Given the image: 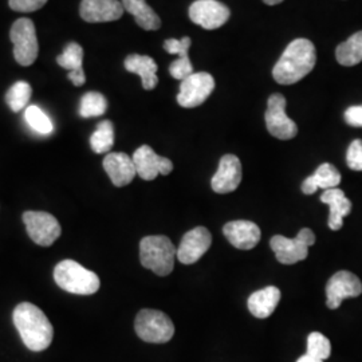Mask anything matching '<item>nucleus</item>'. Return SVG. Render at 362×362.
Instances as JSON below:
<instances>
[{
  "label": "nucleus",
  "mask_w": 362,
  "mask_h": 362,
  "mask_svg": "<svg viewBox=\"0 0 362 362\" xmlns=\"http://www.w3.org/2000/svg\"><path fill=\"white\" fill-rule=\"evenodd\" d=\"M317 62L315 47L309 39H294L272 69V77L281 85H294L306 77Z\"/></svg>",
  "instance_id": "f257e3e1"
},
{
  "label": "nucleus",
  "mask_w": 362,
  "mask_h": 362,
  "mask_svg": "<svg viewBox=\"0 0 362 362\" xmlns=\"http://www.w3.org/2000/svg\"><path fill=\"white\" fill-rule=\"evenodd\" d=\"M13 320L28 349L43 351L50 346L54 329L46 314L38 306L30 302L19 303L13 310Z\"/></svg>",
  "instance_id": "f03ea898"
},
{
  "label": "nucleus",
  "mask_w": 362,
  "mask_h": 362,
  "mask_svg": "<svg viewBox=\"0 0 362 362\" xmlns=\"http://www.w3.org/2000/svg\"><path fill=\"white\" fill-rule=\"evenodd\" d=\"M54 281L62 290L78 296L95 294L101 286L95 272L81 266L78 262L66 259L54 269Z\"/></svg>",
  "instance_id": "7ed1b4c3"
},
{
  "label": "nucleus",
  "mask_w": 362,
  "mask_h": 362,
  "mask_svg": "<svg viewBox=\"0 0 362 362\" xmlns=\"http://www.w3.org/2000/svg\"><path fill=\"white\" fill-rule=\"evenodd\" d=\"M177 248L164 235L145 236L140 243V260L145 269L167 276L173 272Z\"/></svg>",
  "instance_id": "20e7f679"
},
{
  "label": "nucleus",
  "mask_w": 362,
  "mask_h": 362,
  "mask_svg": "<svg viewBox=\"0 0 362 362\" xmlns=\"http://www.w3.org/2000/svg\"><path fill=\"white\" fill-rule=\"evenodd\" d=\"M137 336L149 344H165L175 334V325L163 311L144 309L134 321Z\"/></svg>",
  "instance_id": "39448f33"
},
{
  "label": "nucleus",
  "mask_w": 362,
  "mask_h": 362,
  "mask_svg": "<svg viewBox=\"0 0 362 362\" xmlns=\"http://www.w3.org/2000/svg\"><path fill=\"white\" fill-rule=\"evenodd\" d=\"M315 243V235L310 228H302L294 239L282 235H275L270 240V246L282 264H296L305 260L309 255V247Z\"/></svg>",
  "instance_id": "423d86ee"
},
{
  "label": "nucleus",
  "mask_w": 362,
  "mask_h": 362,
  "mask_svg": "<svg viewBox=\"0 0 362 362\" xmlns=\"http://www.w3.org/2000/svg\"><path fill=\"white\" fill-rule=\"evenodd\" d=\"M13 43V57L21 66H31L38 58L39 45L37 30L31 19H18L10 31Z\"/></svg>",
  "instance_id": "0eeeda50"
},
{
  "label": "nucleus",
  "mask_w": 362,
  "mask_h": 362,
  "mask_svg": "<svg viewBox=\"0 0 362 362\" xmlns=\"http://www.w3.org/2000/svg\"><path fill=\"white\" fill-rule=\"evenodd\" d=\"M264 119L269 133L275 139L291 140L297 136V124L286 115V98L282 94L270 95Z\"/></svg>",
  "instance_id": "6e6552de"
},
{
  "label": "nucleus",
  "mask_w": 362,
  "mask_h": 362,
  "mask_svg": "<svg viewBox=\"0 0 362 362\" xmlns=\"http://www.w3.org/2000/svg\"><path fill=\"white\" fill-rule=\"evenodd\" d=\"M23 223L28 236L39 246H52L62 233L58 220L47 212L27 211L23 214Z\"/></svg>",
  "instance_id": "1a4fd4ad"
},
{
  "label": "nucleus",
  "mask_w": 362,
  "mask_h": 362,
  "mask_svg": "<svg viewBox=\"0 0 362 362\" xmlns=\"http://www.w3.org/2000/svg\"><path fill=\"white\" fill-rule=\"evenodd\" d=\"M215 89V79L209 73H194L181 81L177 103L181 107H197L204 104Z\"/></svg>",
  "instance_id": "9d476101"
},
{
  "label": "nucleus",
  "mask_w": 362,
  "mask_h": 362,
  "mask_svg": "<svg viewBox=\"0 0 362 362\" xmlns=\"http://www.w3.org/2000/svg\"><path fill=\"white\" fill-rule=\"evenodd\" d=\"M362 294L360 278L353 272H338L329 279L326 285V305L329 309L336 310L344 299L356 298Z\"/></svg>",
  "instance_id": "9b49d317"
},
{
  "label": "nucleus",
  "mask_w": 362,
  "mask_h": 362,
  "mask_svg": "<svg viewBox=\"0 0 362 362\" xmlns=\"http://www.w3.org/2000/svg\"><path fill=\"white\" fill-rule=\"evenodd\" d=\"M189 18L194 25L216 30L230 19V8L218 0H196L189 7Z\"/></svg>",
  "instance_id": "f8f14e48"
},
{
  "label": "nucleus",
  "mask_w": 362,
  "mask_h": 362,
  "mask_svg": "<svg viewBox=\"0 0 362 362\" xmlns=\"http://www.w3.org/2000/svg\"><path fill=\"white\" fill-rule=\"evenodd\" d=\"M132 158L137 175L143 180H155L158 175L167 176L173 170V163L167 157L157 155L149 145L140 146Z\"/></svg>",
  "instance_id": "ddd939ff"
},
{
  "label": "nucleus",
  "mask_w": 362,
  "mask_h": 362,
  "mask_svg": "<svg viewBox=\"0 0 362 362\" xmlns=\"http://www.w3.org/2000/svg\"><path fill=\"white\" fill-rule=\"evenodd\" d=\"M212 236L206 227H194L182 236L177 248V259L182 264H194L211 247Z\"/></svg>",
  "instance_id": "4468645a"
},
{
  "label": "nucleus",
  "mask_w": 362,
  "mask_h": 362,
  "mask_svg": "<svg viewBox=\"0 0 362 362\" xmlns=\"http://www.w3.org/2000/svg\"><path fill=\"white\" fill-rule=\"evenodd\" d=\"M125 13L119 0H82L81 18L88 23H105L118 21Z\"/></svg>",
  "instance_id": "2eb2a0df"
},
{
  "label": "nucleus",
  "mask_w": 362,
  "mask_h": 362,
  "mask_svg": "<svg viewBox=\"0 0 362 362\" xmlns=\"http://www.w3.org/2000/svg\"><path fill=\"white\" fill-rule=\"evenodd\" d=\"M242 181V164L235 155H226L220 158L219 168L214 175L211 187L216 194H224L238 189Z\"/></svg>",
  "instance_id": "dca6fc26"
},
{
  "label": "nucleus",
  "mask_w": 362,
  "mask_h": 362,
  "mask_svg": "<svg viewBox=\"0 0 362 362\" xmlns=\"http://www.w3.org/2000/svg\"><path fill=\"white\" fill-rule=\"evenodd\" d=\"M223 233L235 248L252 250L260 240V228L250 220H233L223 227Z\"/></svg>",
  "instance_id": "f3484780"
},
{
  "label": "nucleus",
  "mask_w": 362,
  "mask_h": 362,
  "mask_svg": "<svg viewBox=\"0 0 362 362\" xmlns=\"http://www.w3.org/2000/svg\"><path fill=\"white\" fill-rule=\"evenodd\" d=\"M104 169L116 187H125L137 175L133 158L122 152L107 153L104 158Z\"/></svg>",
  "instance_id": "a211bd4d"
},
{
  "label": "nucleus",
  "mask_w": 362,
  "mask_h": 362,
  "mask_svg": "<svg viewBox=\"0 0 362 362\" xmlns=\"http://www.w3.org/2000/svg\"><path fill=\"white\" fill-rule=\"evenodd\" d=\"M321 202L330 208V215L327 220L329 228L333 231L341 230L344 218L348 216L351 211V202L345 196V192L339 188L327 189L321 194Z\"/></svg>",
  "instance_id": "6ab92c4d"
},
{
  "label": "nucleus",
  "mask_w": 362,
  "mask_h": 362,
  "mask_svg": "<svg viewBox=\"0 0 362 362\" xmlns=\"http://www.w3.org/2000/svg\"><path fill=\"white\" fill-rule=\"evenodd\" d=\"M281 297L282 294L278 287L267 286L250 296L247 300L248 310L254 317L264 320L275 311L281 302Z\"/></svg>",
  "instance_id": "aec40b11"
},
{
  "label": "nucleus",
  "mask_w": 362,
  "mask_h": 362,
  "mask_svg": "<svg viewBox=\"0 0 362 362\" xmlns=\"http://www.w3.org/2000/svg\"><path fill=\"white\" fill-rule=\"evenodd\" d=\"M83 62V49L76 42L69 43L64 52L57 57V64L69 70V79L76 86H82L86 82V76L82 67Z\"/></svg>",
  "instance_id": "412c9836"
},
{
  "label": "nucleus",
  "mask_w": 362,
  "mask_h": 362,
  "mask_svg": "<svg viewBox=\"0 0 362 362\" xmlns=\"http://www.w3.org/2000/svg\"><path fill=\"white\" fill-rule=\"evenodd\" d=\"M125 69L141 77L143 88L145 90H153L157 83V64L153 58L148 55H140V54H132L125 59Z\"/></svg>",
  "instance_id": "4be33fe9"
},
{
  "label": "nucleus",
  "mask_w": 362,
  "mask_h": 362,
  "mask_svg": "<svg viewBox=\"0 0 362 362\" xmlns=\"http://www.w3.org/2000/svg\"><path fill=\"white\" fill-rule=\"evenodd\" d=\"M124 10L134 16L136 23L146 31H155L161 27V19L145 0H121Z\"/></svg>",
  "instance_id": "5701e85b"
},
{
  "label": "nucleus",
  "mask_w": 362,
  "mask_h": 362,
  "mask_svg": "<svg viewBox=\"0 0 362 362\" xmlns=\"http://www.w3.org/2000/svg\"><path fill=\"white\" fill-rule=\"evenodd\" d=\"M336 58L338 64L342 66H356L361 62L362 31L353 34L337 47Z\"/></svg>",
  "instance_id": "b1692460"
},
{
  "label": "nucleus",
  "mask_w": 362,
  "mask_h": 362,
  "mask_svg": "<svg viewBox=\"0 0 362 362\" xmlns=\"http://www.w3.org/2000/svg\"><path fill=\"white\" fill-rule=\"evenodd\" d=\"M115 144V127L110 121L105 119L98 124L97 129L91 134L90 146L93 152L101 155L109 153Z\"/></svg>",
  "instance_id": "393cba45"
},
{
  "label": "nucleus",
  "mask_w": 362,
  "mask_h": 362,
  "mask_svg": "<svg viewBox=\"0 0 362 362\" xmlns=\"http://www.w3.org/2000/svg\"><path fill=\"white\" fill-rule=\"evenodd\" d=\"M107 110V101L98 91L86 93L79 105V116L83 118L104 116Z\"/></svg>",
  "instance_id": "a878e982"
},
{
  "label": "nucleus",
  "mask_w": 362,
  "mask_h": 362,
  "mask_svg": "<svg viewBox=\"0 0 362 362\" xmlns=\"http://www.w3.org/2000/svg\"><path fill=\"white\" fill-rule=\"evenodd\" d=\"M31 94H33L31 86L25 81H19V82L13 83L11 89L7 91L6 101L11 107V110L16 113V112H21L27 107V105L30 103V98H31Z\"/></svg>",
  "instance_id": "bb28decb"
},
{
  "label": "nucleus",
  "mask_w": 362,
  "mask_h": 362,
  "mask_svg": "<svg viewBox=\"0 0 362 362\" xmlns=\"http://www.w3.org/2000/svg\"><path fill=\"white\" fill-rule=\"evenodd\" d=\"M311 179L315 182V185L318 187V189H332V188H337L341 182V173L338 172V169L329 164V163H324L322 165H320L315 173L311 175Z\"/></svg>",
  "instance_id": "cd10ccee"
},
{
  "label": "nucleus",
  "mask_w": 362,
  "mask_h": 362,
  "mask_svg": "<svg viewBox=\"0 0 362 362\" xmlns=\"http://www.w3.org/2000/svg\"><path fill=\"white\" fill-rule=\"evenodd\" d=\"M25 118L30 128L35 130L39 134H50L54 130L52 119L37 105L27 106Z\"/></svg>",
  "instance_id": "c85d7f7f"
},
{
  "label": "nucleus",
  "mask_w": 362,
  "mask_h": 362,
  "mask_svg": "<svg viewBox=\"0 0 362 362\" xmlns=\"http://www.w3.org/2000/svg\"><path fill=\"white\" fill-rule=\"evenodd\" d=\"M332 353V345L330 341L321 333L314 332L308 337V353L311 357L318 360H327Z\"/></svg>",
  "instance_id": "c756f323"
},
{
  "label": "nucleus",
  "mask_w": 362,
  "mask_h": 362,
  "mask_svg": "<svg viewBox=\"0 0 362 362\" xmlns=\"http://www.w3.org/2000/svg\"><path fill=\"white\" fill-rule=\"evenodd\" d=\"M169 73L175 79L184 81L185 78L194 74V66L191 64L189 57H179L176 61H173L169 66Z\"/></svg>",
  "instance_id": "7c9ffc66"
},
{
  "label": "nucleus",
  "mask_w": 362,
  "mask_h": 362,
  "mask_svg": "<svg viewBox=\"0 0 362 362\" xmlns=\"http://www.w3.org/2000/svg\"><path fill=\"white\" fill-rule=\"evenodd\" d=\"M346 163L348 167L351 170H362V141L361 140H354L350 144L348 148V153H346Z\"/></svg>",
  "instance_id": "2f4dec72"
},
{
  "label": "nucleus",
  "mask_w": 362,
  "mask_h": 362,
  "mask_svg": "<svg viewBox=\"0 0 362 362\" xmlns=\"http://www.w3.org/2000/svg\"><path fill=\"white\" fill-rule=\"evenodd\" d=\"M191 47V38L184 37L181 39H167L164 42V50L169 54H175L179 57H187Z\"/></svg>",
  "instance_id": "473e14b6"
},
{
  "label": "nucleus",
  "mask_w": 362,
  "mask_h": 362,
  "mask_svg": "<svg viewBox=\"0 0 362 362\" xmlns=\"http://www.w3.org/2000/svg\"><path fill=\"white\" fill-rule=\"evenodd\" d=\"M46 3L47 0H8L10 7L16 13H34Z\"/></svg>",
  "instance_id": "72a5a7b5"
},
{
  "label": "nucleus",
  "mask_w": 362,
  "mask_h": 362,
  "mask_svg": "<svg viewBox=\"0 0 362 362\" xmlns=\"http://www.w3.org/2000/svg\"><path fill=\"white\" fill-rule=\"evenodd\" d=\"M345 121L350 127L362 128V105L350 106L345 112Z\"/></svg>",
  "instance_id": "f704fd0d"
},
{
  "label": "nucleus",
  "mask_w": 362,
  "mask_h": 362,
  "mask_svg": "<svg viewBox=\"0 0 362 362\" xmlns=\"http://www.w3.org/2000/svg\"><path fill=\"white\" fill-rule=\"evenodd\" d=\"M302 191L305 194H315L318 191V187L315 185V182L311 179V176L306 177L305 181L302 182Z\"/></svg>",
  "instance_id": "c9c22d12"
},
{
  "label": "nucleus",
  "mask_w": 362,
  "mask_h": 362,
  "mask_svg": "<svg viewBox=\"0 0 362 362\" xmlns=\"http://www.w3.org/2000/svg\"><path fill=\"white\" fill-rule=\"evenodd\" d=\"M297 362H324L322 360H318V358H314V357H311L309 354H305V356H302V357H299L298 358Z\"/></svg>",
  "instance_id": "e433bc0d"
},
{
  "label": "nucleus",
  "mask_w": 362,
  "mask_h": 362,
  "mask_svg": "<svg viewBox=\"0 0 362 362\" xmlns=\"http://www.w3.org/2000/svg\"><path fill=\"white\" fill-rule=\"evenodd\" d=\"M266 4H269V6H275V4H279V3H282L284 0H263Z\"/></svg>",
  "instance_id": "4c0bfd02"
}]
</instances>
